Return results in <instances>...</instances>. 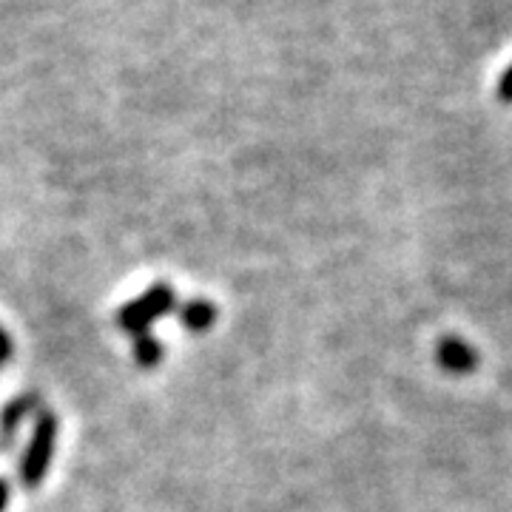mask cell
I'll list each match as a JSON object with an SVG mask.
<instances>
[{"label": "cell", "instance_id": "5", "mask_svg": "<svg viewBox=\"0 0 512 512\" xmlns=\"http://www.w3.org/2000/svg\"><path fill=\"white\" fill-rule=\"evenodd\" d=\"M180 319L191 333H205L217 322V308L205 299H194V302H185L180 308Z\"/></svg>", "mask_w": 512, "mask_h": 512}, {"label": "cell", "instance_id": "3", "mask_svg": "<svg viewBox=\"0 0 512 512\" xmlns=\"http://www.w3.org/2000/svg\"><path fill=\"white\" fill-rule=\"evenodd\" d=\"M40 410V399L35 393H26V396H18L12 402L3 407L0 413V450L9 453L15 447V439H18V427L26 421V416H35Z\"/></svg>", "mask_w": 512, "mask_h": 512}, {"label": "cell", "instance_id": "7", "mask_svg": "<svg viewBox=\"0 0 512 512\" xmlns=\"http://www.w3.org/2000/svg\"><path fill=\"white\" fill-rule=\"evenodd\" d=\"M495 94H498V100H501V103H512V63L504 69V74H501Z\"/></svg>", "mask_w": 512, "mask_h": 512}, {"label": "cell", "instance_id": "6", "mask_svg": "<svg viewBox=\"0 0 512 512\" xmlns=\"http://www.w3.org/2000/svg\"><path fill=\"white\" fill-rule=\"evenodd\" d=\"M134 359L143 367H154L163 359V345L154 336H143V339L134 342Z\"/></svg>", "mask_w": 512, "mask_h": 512}, {"label": "cell", "instance_id": "9", "mask_svg": "<svg viewBox=\"0 0 512 512\" xmlns=\"http://www.w3.org/2000/svg\"><path fill=\"white\" fill-rule=\"evenodd\" d=\"M9 501H12V484L6 478H0V512L9 507Z\"/></svg>", "mask_w": 512, "mask_h": 512}, {"label": "cell", "instance_id": "4", "mask_svg": "<svg viewBox=\"0 0 512 512\" xmlns=\"http://www.w3.org/2000/svg\"><path fill=\"white\" fill-rule=\"evenodd\" d=\"M436 362L444 370H450L456 376H464V373H470V370L478 367V353L473 345H467L461 339H441L439 348H436Z\"/></svg>", "mask_w": 512, "mask_h": 512}, {"label": "cell", "instance_id": "1", "mask_svg": "<svg viewBox=\"0 0 512 512\" xmlns=\"http://www.w3.org/2000/svg\"><path fill=\"white\" fill-rule=\"evenodd\" d=\"M57 430H60V421H57L55 413L49 410H37L35 413V433H32V441H29V450L20 461V481L23 487L35 490L37 484L43 481L49 464H52V456H55V441Z\"/></svg>", "mask_w": 512, "mask_h": 512}, {"label": "cell", "instance_id": "2", "mask_svg": "<svg viewBox=\"0 0 512 512\" xmlns=\"http://www.w3.org/2000/svg\"><path fill=\"white\" fill-rule=\"evenodd\" d=\"M174 305H177V293L160 282V285H154L151 291L143 293L140 299L128 302L126 308L120 311V328L126 330V333H131L134 339L151 336V333H148L151 325H154L160 316L174 311Z\"/></svg>", "mask_w": 512, "mask_h": 512}, {"label": "cell", "instance_id": "8", "mask_svg": "<svg viewBox=\"0 0 512 512\" xmlns=\"http://www.w3.org/2000/svg\"><path fill=\"white\" fill-rule=\"evenodd\" d=\"M12 353H15V342L9 339V333L0 328V365H6L9 359H12Z\"/></svg>", "mask_w": 512, "mask_h": 512}]
</instances>
